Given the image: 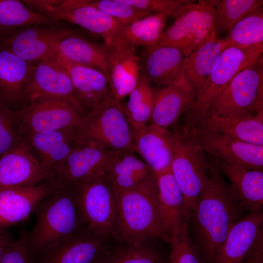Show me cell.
<instances>
[{"instance_id": "1f68e13d", "label": "cell", "mask_w": 263, "mask_h": 263, "mask_svg": "<svg viewBox=\"0 0 263 263\" xmlns=\"http://www.w3.org/2000/svg\"><path fill=\"white\" fill-rule=\"evenodd\" d=\"M57 54L69 61L95 69L108 78V47L105 43L93 42L75 32L61 41Z\"/></svg>"}, {"instance_id": "484cf974", "label": "cell", "mask_w": 263, "mask_h": 263, "mask_svg": "<svg viewBox=\"0 0 263 263\" xmlns=\"http://www.w3.org/2000/svg\"><path fill=\"white\" fill-rule=\"evenodd\" d=\"M211 160L220 173L228 179L245 211L262 210L263 170L248 169L213 157Z\"/></svg>"}, {"instance_id": "7a4b0ae2", "label": "cell", "mask_w": 263, "mask_h": 263, "mask_svg": "<svg viewBox=\"0 0 263 263\" xmlns=\"http://www.w3.org/2000/svg\"><path fill=\"white\" fill-rule=\"evenodd\" d=\"M36 222L28 234L34 258L87 229L76 198L75 185L55 187L36 206Z\"/></svg>"}, {"instance_id": "f1b7e54d", "label": "cell", "mask_w": 263, "mask_h": 263, "mask_svg": "<svg viewBox=\"0 0 263 263\" xmlns=\"http://www.w3.org/2000/svg\"><path fill=\"white\" fill-rule=\"evenodd\" d=\"M263 225L262 210L250 212L237 221L217 249L214 263H240Z\"/></svg>"}, {"instance_id": "d6a6232c", "label": "cell", "mask_w": 263, "mask_h": 263, "mask_svg": "<svg viewBox=\"0 0 263 263\" xmlns=\"http://www.w3.org/2000/svg\"><path fill=\"white\" fill-rule=\"evenodd\" d=\"M151 240L110 243L97 263H169V256Z\"/></svg>"}, {"instance_id": "ffe728a7", "label": "cell", "mask_w": 263, "mask_h": 263, "mask_svg": "<svg viewBox=\"0 0 263 263\" xmlns=\"http://www.w3.org/2000/svg\"><path fill=\"white\" fill-rule=\"evenodd\" d=\"M110 243L86 229L38 256V263H97Z\"/></svg>"}, {"instance_id": "f546056e", "label": "cell", "mask_w": 263, "mask_h": 263, "mask_svg": "<svg viewBox=\"0 0 263 263\" xmlns=\"http://www.w3.org/2000/svg\"><path fill=\"white\" fill-rule=\"evenodd\" d=\"M226 47L224 38L218 37L215 31L206 42L185 56V78L195 97Z\"/></svg>"}, {"instance_id": "5b68a950", "label": "cell", "mask_w": 263, "mask_h": 263, "mask_svg": "<svg viewBox=\"0 0 263 263\" xmlns=\"http://www.w3.org/2000/svg\"><path fill=\"white\" fill-rule=\"evenodd\" d=\"M75 140L96 142L113 151L135 152L133 130L122 102L110 95L81 119L75 129Z\"/></svg>"}, {"instance_id": "ac0fdd59", "label": "cell", "mask_w": 263, "mask_h": 263, "mask_svg": "<svg viewBox=\"0 0 263 263\" xmlns=\"http://www.w3.org/2000/svg\"><path fill=\"white\" fill-rule=\"evenodd\" d=\"M37 63L0 48V104L13 111L29 104L27 89Z\"/></svg>"}, {"instance_id": "4fadbf2b", "label": "cell", "mask_w": 263, "mask_h": 263, "mask_svg": "<svg viewBox=\"0 0 263 263\" xmlns=\"http://www.w3.org/2000/svg\"><path fill=\"white\" fill-rule=\"evenodd\" d=\"M27 95L29 104L41 99L58 100L70 105L82 118L87 114L78 101L70 77L57 54L37 63Z\"/></svg>"}, {"instance_id": "8fae6325", "label": "cell", "mask_w": 263, "mask_h": 263, "mask_svg": "<svg viewBox=\"0 0 263 263\" xmlns=\"http://www.w3.org/2000/svg\"><path fill=\"white\" fill-rule=\"evenodd\" d=\"M76 32L62 25H31L0 34V48L20 58L38 63L57 54L59 44Z\"/></svg>"}, {"instance_id": "2e32d148", "label": "cell", "mask_w": 263, "mask_h": 263, "mask_svg": "<svg viewBox=\"0 0 263 263\" xmlns=\"http://www.w3.org/2000/svg\"><path fill=\"white\" fill-rule=\"evenodd\" d=\"M107 46L110 95L122 101L138 83L140 71L139 57L134 47L118 37Z\"/></svg>"}, {"instance_id": "30bf717a", "label": "cell", "mask_w": 263, "mask_h": 263, "mask_svg": "<svg viewBox=\"0 0 263 263\" xmlns=\"http://www.w3.org/2000/svg\"><path fill=\"white\" fill-rule=\"evenodd\" d=\"M77 202L87 228L112 240L117 218L115 192L102 174L75 184Z\"/></svg>"}, {"instance_id": "8d00e7d4", "label": "cell", "mask_w": 263, "mask_h": 263, "mask_svg": "<svg viewBox=\"0 0 263 263\" xmlns=\"http://www.w3.org/2000/svg\"><path fill=\"white\" fill-rule=\"evenodd\" d=\"M224 39L227 47L263 45V7L251 12L237 22Z\"/></svg>"}, {"instance_id": "e575fe53", "label": "cell", "mask_w": 263, "mask_h": 263, "mask_svg": "<svg viewBox=\"0 0 263 263\" xmlns=\"http://www.w3.org/2000/svg\"><path fill=\"white\" fill-rule=\"evenodd\" d=\"M31 25L54 26L62 22L31 10L21 0H0V34Z\"/></svg>"}, {"instance_id": "d590c367", "label": "cell", "mask_w": 263, "mask_h": 263, "mask_svg": "<svg viewBox=\"0 0 263 263\" xmlns=\"http://www.w3.org/2000/svg\"><path fill=\"white\" fill-rule=\"evenodd\" d=\"M128 96V100L126 103L122 102V107L134 131L150 122L153 108V86L140 74L137 85Z\"/></svg>"}, {"instance_id": "cb8c5ba5", "label": "cell", "mask_w": 263, "mask_h": 263, "mask_svg": "<svg viewBox=\"0 0 263 263\" xmlns=\"http://www.w3.org/2000/svg\"><path fill=\"white\" fill-rule=\"evenodd\" d=\"M163 228L169 243L170 236L187 223L182 192L170 167L154 172Z\"/></svg>"}, {"instance_id": "9c48e42d", "label": "cell", "mask_w": 263, "mask_h": 263, "mask_svg": "<svg viewBox=\"0 0 263 263\" xmlns=\"http://www.w3.org/2000/svg\"><path fill=\"white\" fill-rule=\"evenodd\" d=\"M31 10L58 21L79 26L103 38L109 45L123 26L116 20L90 3L89 0H25Z\"/></svg>"}, {"instance_id": "6da1fadb", "label": "cell", "mask_w": 263, "mask_h": 263, "mask_svg": "<svg viewBox=\"0 0 263 263\" xmlns=\"http://www.w3.org/2000/svg\"><path fill=\"white\" fill-rule=\"evenodd\" d=\"M207 182L187 224L205 263H214L217 249L232 225L245 215L235 191L210 159Z\"/></svg>"}, {"instance_id": "4316f807", "label": "cell", "mask_w": 263, "mask_h": 263, "mask_svg": "<svg viewBox=\"0 0 263 263\" xmlns=\"http://www.w3.org/2000/svg\"><path fill=\"white\" fill-rule=\"evenodd\" d=\"M57 57L70 77L78 101L87 113L110 95L108 78L103 73L67 60L57 54Z\"/></svg>"}, {"instance_id": "4dcf8cb0", "label": "cell", "mask_w": 263, "mask_h": 263, "mask_svg": "<svg viewBox=\"0 0 263 263\" xmlns=\"http://www.w3.org/2000/svg\"><path fill=\"white\" fill-rule=\"evenodd\" d=\"M135 153L114 151L108 159L102 174L114 189H128L153 176V171Z\"/></svg>"}, {"instance_id": "8992f818", "label": "cell", "mask_w": 263, "mask_h": 263, "mask_svg": "<svg viewBox=\"0 0 263 263\" xmlns=\"http://www.w3.org/2000/svg\"><path fill=\"white\" fill-rule=\"evenodd\" d=\"M263 52V45L225 48L198 93L191 108L185 113L186 123L193 124L203 117L234 76L262 56Z\"/></svg>"}, {"instance_id": "603a6c76", "label": "cell", "mask_w": 263, "mask_h": 263, "mask_svg": "<svg viewBox=\"0 0 263 263\" xmlns=\"http://www.w3.org/2000/svg\"><path fill=\"white\" fill-rule=\"evenodd\" d=\"M75 129L23 135L47 176V181L70 153L75 141Z\"/></svg>"}, {"instance_id": "277c9868", "label": "cell", "mask_w": 263, "mask_h": 263, "mask_svg": "<svg viewBox=\"0 0 263 263\" xmlns=\"http://www.w3.org/2000/svg\"><path fill=\"white\" fill-rule=\"evenodd\" d=\"M173 132L175 146L170 168L184 196L188 222L208 181L207 161L190 128L184 124Z\"/></svg>"}, {"instance_id": "83f0119b", "label": "cell", "mask_w": 263, "mask_h": 263, "mask_svg": "<svg viewBox=\"0 0 263 263\" xmlns=\"http://www.w3.org/2000/svg\"><path fill=\"white\" fill-rule=\"evenodd\" d=\"M187 125L198 127L237 140L263 146V113L254 116L231 117L218 115L208 112L194 123Z\"/></svg>"}, {"instance_id": "7402d4cb", "label": "cell", "mask_w": 263, "mask_h": 263, "mask_svg": "<svg viewBox=\"0 0 263 263\" xmlns=\"http://www.w3.org/2000/svg\"><path fill=\"white\" fill-rule=\"evenodd\" d=\"M133 132L135 152L153 172L170 167L175 146L173 132L150 123Z\"/></svg>"}, {"instance_id": "d4e9b609", "label": "cell", "mask_w": 263, "mask_h": 263, "mask_svg": "<svg viewBox=\"0 0 263 263\" xmlns=\"http://www.w3.org/2000/svg\"><path fill=\"white\" fill-rule=\"evenodd\" d=\"M153 108L150 123L167 129L191 108L195 96L187 83L153 87Z\"/></svg>"}, {"instance_id": "b9f144b4", "label": "cell", "mask_w": 263, "mask_h": 263, "mask_svg": "<svg viewBox=\"0 0 263 263\" xmlns=\"http://www.w3.org/2000/svg\"><path fill=\"white\" fill-rule=\"evenodd\" d=\"M141 11L153 13H165L174 16L192 0H123Z\"/></svg>"}, {"instance_id": "44dd1931", "label": "cell", "mask_w": 263, "mask_h": 263, "mask_svg": "<svg viewBox=\"0 0 263 263\" xmlns=\"http://www.w3.org/2000/svg\"><path fill=\"white\" fill-rule=\"evenodd\" d=\"M47 180L24 138L0 157V188L34 186Z\"/></svg>"}, {"instance_id": "ab89813d", "label": "cell", "mask_w": 263, "mask_h": 263, "mask_svg": "<svg viewBox=\"0 0 263 263\" xmlns=\"http://www.w3.org/2000/svg\"><path fill=\"white\" fill-rule=\"evenodd\" d=\"M90 3L123 26L151 14L138 10L123 0H90Z\"/></svg>"}, {"instance_id": "7bdbcfd3", "label": "cell", "mask_w": 263, "mask_h": 263, "mask_svg": "<svg viewBox=\"0 0 263 263\" xmlns=\"http://www.w3.org/2000/svg\"><path fill=\"white\" fill-rule=\"evenodd\" d=\"M28 234L24 227L20 229L18 239L6 248L0 263H33L28 247Z\"/></svg>"}, {"instance_id": "52a82bcc", "label": "cell", "mask_w": 263, "mask_h": 263, "mask_svg": "<svg viewBox=\"0 0 263 263\" xmlns=\"http://www.w3.org/2000/svg\"><path fill=\"white\" fill-rule=\"evenodd\" d=\"M215 0H192L173 17L172 24L164 30L156 45L181 50L187 56L206 42L215 31Z\"/></svg>"}, {"instance_id": "5bb4252c", "label": "cell", "mask_w": 263, "mask_h": 263, "mask_svg": "<svg viewBox=\"0 0 263 263\" xmlns=\"http://www.w3.org/2000/svg\"><path fill=\"white\" fill-rule=\"evenodd\" d=\"M22 135L75 128L82 118L69 104L55 99H41L14 111Z\"/></svg>"}, {"instance_id": "74e56055", "label": "cell", "mask_w": 263, "mask_h": 263, "mask_svg": "<svg viewBox=\"0 0 263 263\" xmlns=\"http://www.w3.org/2000/svg\"><path fill=\"white\" fill-rule=\"evenodd\" d=\"M263 6V0H215L214 25L217 36L227 33L240 20Z\"/></svg>"}, {"instance_id": "3957f363", "label": "cell", "mask_w": 263, "mask_h": 263, "mask_svg": "<svg viewBox=\"0 0 263 263\" xmlns=\"http://www.w3.org/2000/svg\"><path fill=\"white\" fill-rule=\"evenodd\" d=\"M114 190L117 218L113 241L125 243L159 238L168 243L154 175L132 188Z\"/></svg>"}, {"instance_id": "836d02e7", "label": "cell", "mask_w": 263, "mask_h": 263, "mask_svg": "<svg viewBox=\"0 0 263 263\" xmlns=\"http://www.w3.org/2000/svg\"><path fill=\"white\" fill-rule=\"evenodd\" d=\"M169 16L153 13L123 26L117 37L135 48L150 47L157 44Z\"/></svg>"}, {"instance_id": "f35d334b", "label": "cell", "mask_w": 263, "mask_h": 263, "mask_svg": "<svg viewBox=\"0 0 263 263\" xmlns=\"http://www.w3.org/2000/svg\"><path fill=\"white\" fill-rule=\"evenodd\" d=\"M169 263H205L185 223L169 238Z\"/></svg>"}, {"instance_id": "60d3db41", "label": "cell", "mask_w": 263, "mask_h": 263, "mask_svg": "<svg viewBox=\"0 0 263 263\" xmlns=\"http://www.w3.org/2000/svg\"><path fill=\"white\" fill-rule=\"evenodd\" d=\"M23 138L15 111L0 104V157Z\"/></svg>"}, {"instance_id": "e0dca14e", "label": "cell", "mask_w": 263, "mask_h": 263, "mask_svg": "<svg viewBox=\"0 0 263 263\" xmlns=\"http://www.w3.org/2000/svg\"><path fill=\"white\" fill-rule=\"evenodd\" d=\"M139 57L140 74L154 87L187 83L184 75L185 56L179 49L167 45L144 47Z\"/></svg>"}, {"instance_id": "d6986e66", "label": "cell", "mask_w": 263, "mask_h": 263, "mask_svg": "<svg viewBox=\"0 0 263 263\" xmlns=\"http://www.w3.org/2000/svg\"><path fill=\"white\" fill-rule=\"evenodd\" d=\"M55 186L48 181L31 187L0 188V230L29 219L38 204L51 193Z\"/></svg>"}, {"instance_id": "ba28073f", "label": "cell", "mask_w": 263, "mask_h": 263, "mask_svg": "<svg viewBox=\"0 0 263 263\" xmlns=\"http://www.w3.org/2000/svg\"><path fill=\"white\" fill-rule=\"evenodd\" d=\"M208 112L231 117L263 113V55L234 76Z\"/></svg>"}, {"instance_id": "ee69618b", "label": "cell", "mask_w": 263, "mask_h": 263, "mask_svg": "<svg viewBox=\"0 0 263 263\" xmlns=\"http://www.w3.org/2000/svg\"><path fill=\"white\" fill-rule=\"evenodd\" d=\"M240 263H263V227L259 229Z\"/></svg>"}, {"instance_id": "9a60e30c", "label": "cell", "mask_w": 263, "mask_h": 263, "mask_svg": "<svg viewBox=\"0 0 263 263\" xmlns=\"http://www.w3.org/2000/svg\"><path fill=\"white\" fill-rule=\"evenodd\" d=\"M186 126L193 131L204 151L213 158L248 169L263 170V146L237 140L198 127Z\"/></svg>"}, {"instance_id": "7c38bea8", "label": "cell", "mask_w": 263, "mask_h": 263, "mask_svg": "<svg viewBox=\"0 0 263 263\" xmlns=\"http://www.w3.org/2000/svg\"><path fill=\"white\" fill-rule=\"evenodd\" d=\"M113 151L96 142L75 140L68 155L47 181L59 187L92 179L102 173Z\"/></svg>"}, {"instance_id": "f6af8a7d", "label": "cell", "mask_w": 263, "mask_h": 263, "mask_svg": "<svg viewBox=\"0 0 263 263\" xmlns=\"http://www.w3.org/2000/svg\"><path fill=\"white\" fill-rule=\"evenodd\" d=\"M14 239L7 231V229L0 230V261L6 248L12 244Z\"/></svg>"}]
</instances>
